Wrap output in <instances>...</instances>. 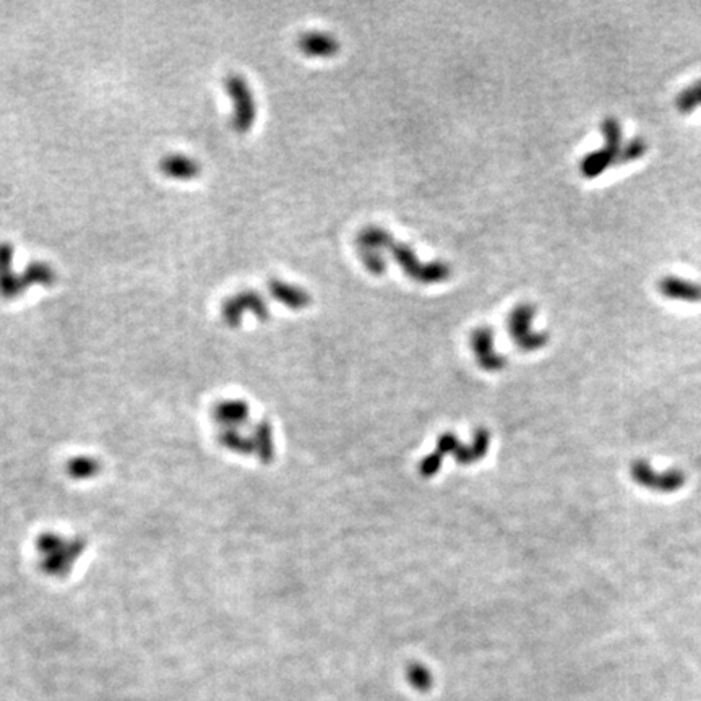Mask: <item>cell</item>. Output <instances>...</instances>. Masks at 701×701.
Masks as SVG:
<instances>
[{"mask_svg":"<svg viewBox=\"0 0 701 701\" xmlns=\"http://www.w3.org/2000/svg\"><path fill=\"white\" fill-rule=\"evenodd\" d=\"M602 133L606 137L604 148L593 151L579 164V171L584 178L594 179L601 175L609 166L617 164V158L622 150V129L617 119L607 117L602 122Z\"/></svg>","mask_w":701,"mask_h":701,"instance_id":"6da1fadb","label":"cell"},{"mask_svg":"<svg viewBox=\"0 0 701 701\" xmlns=\"http://www.w3.org/2000/svg\"><path fill=\"white\" fill-rule=\"evenodd\" d=\"M630 474L638 486L659 493L677 492L685 484V474L680 469H667L664 472H658L644 460L633 461Z\"/></svg>","mask_w":701,"mask_h":701,"instance_id":"7a4b0ae2","label":"cell"},{"mask_svg":"<svg viewBox=\"0 0 701 701\" xmlns=\"http://www.w3.org/2000/svg\"><path fill=\"white\" fill-rule=\"evenodd\" d=\"M386 247L388 249H391L393 256H395L398 263L401 265V268L406 271V275H410L411 278H414L417 281L438 282V281H445L448 278V275H450V268H448L445 263H440V261H433L431 265L419 263L414 252L405 244H396V242H393L390 239Z\"/></svg>","mask_w":701,"mask_h":701,"instance_id":"3957f363","label":"cell"},{"mask_svg":"<svg viewBox=\"0 0 701 701\" xmlns=\"http://www.w3.org/2000/svg\"><path fill=\"white\" fill-rule=\"evenodd\" d=\"M226 88L234 103L233 125L237 132L244 133L252 127L255 120V101L250 93L249 85L239 75H233L226 82Z\"/></svg>","mask_w":701,"mask_h":701,"instance_id":"277c9868","label":"cell"},{"mask_svg":"<svg viewBox=\"0 0 701 701\" xmlns=\"http://www.w3.org/2000/svg\"><path fill=\"white\" fill-rule=\"evenodd\" d=\"M244 309L252 310L254 314H256L260 319H266L268 315V310H266V304L263 299L255 292H242V294H237L236 297H231V301H228L224 304V317L229 324H237L240 320V315L244 314Z\"/></svg>","mask_w":701,"mask_h":701,"instance_id":"5b68a950","label":"cell"},{"mask_svg":"<svg viewBox=\"0 0 701 701\" xmlns=\"http://www.w3.org/2000/svg\"><path fill=\"white\" fill-rule=\"evenodd\" d=\"M659 292L672 301L682 302H701V284L687 281L677 276H665L658 282Z\"/></svg>","mask_w":701,"mask_h":701,"instance_id":"8992f818","label":"cell"},{"mask_svg":"<svg viewBox=\"0 0 701 701\" xmlns=\"http://www.w3.org/2000/svg\"><path fill=\"white\" fill-rule=\"evenodd\" d=\"M299 48L310 57H333L340 50V43L326 33H305L299 39Z\"/></svg>","mask_w":701,"mask_h":701,"instance_id":"52a82bcc","label":"cell"},{"mask_svg":"<svg viewBox=\"0 0 701 701\" xmlns=\"http://www.w3.org/2000/svg\"><path fill=\"white\" fill-rule=\"evenodd\" d=\"M161 171L173 179H194L200 174V164L187 156L173 154L161 161Z\"/></svg>","mask_w":701,"mask_h":701,"instance_id":"ba28073f","label":"cell"},{"mask_svg":"<svg viewBox=\"0 0 701 701\" xmlns=\"http://www.w3.org/2000/svg\"><path fill=\"white\" fill-rule=\"evenodd\" d=\"M270 292L271 296L276 297V301L291 307V309H302V307L309 305L310 302V297L304 289L278 280L270 282Z\"/></svg>","mask_w":701,"mask_h":701,"instance_id":"9c48e42d","label":"cell"},{"mask_svg":"<svg viewBox=\"0 0 701 701\" xmlns=\"http://www.w3.org/2000/svg\"><path fill=\"white\" fill-rule=\"evenodd\" d=\"M10 259H12V249L10 245H0V291L3 296H17L23 291V281L17 278L10 270Z\"/></svg>","mask_w":701,"mask_h":701,"instance_id":"30bf717a","label":"cell"},{"mask_svg":"<svg viewBox=\"0 0 701 701\" xmlns=\"http://www.w3.org/2000/svg\"><path fill=\"white\" fill-rule=\"evenodd\" d=\"M701 106V80H698L697 83L692 85V87L685 88L684 92H680L675 98V108H677L682 114L692 113L695 108Z\"/></svg>","mask_w":701,"mask_h":701,"instance_id":"8fae6325","label":"cell"},{"mask_svg":"<svg viewBox=\"0 0 701 701\" xmlns=\"http://www.w3.org/2000/svg\"><path fill=\"white\" fill-rule=\"evenodd\" d=\"M646 150H648L646 140L642 138V137H635V138L630 140L628 143H625L622 146V150H620V154L617 158V164H625V163H630V161L642 158V156L646 153Z\"/></svg>","mask_w":701,"mask_h":701,"instance_id":"7c38bea8","label":"cell"},{"mask_svg":"<svg viewBox=\"0 0 701 701\" xmlns=\"http://www.w3.org/2000/svg\"><path fill=\"white\" fill-rule=\"evenodd\" d=\"M362 261L374 275H382L385 271V261H383L380 252L375 249H361Z\"/></svg>","mask_w":701,"mask_h":701,"instance_id":"4fadbf2b","label":"cell"}]
</instances>
